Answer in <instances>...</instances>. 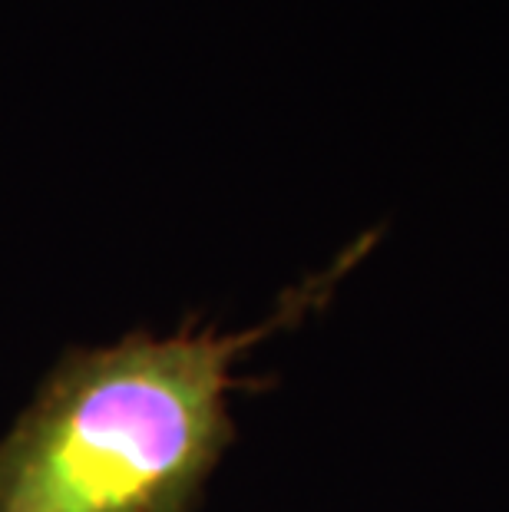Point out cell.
<instances>
[{
  "label": "cell",
  "mask_w": 509,
  "mask_h": 512,
  "mask_svg": "<svg viewBox=\"0 0 509 512\" xmlns=\"http://www.w3.org/2000/svg\"><path fill=\"white\" fill-rule=\"evenodd\" d=\"M367 232L331 268L281 294L248 331H129L113 347L67 351L0 440V512H196L235 443L229 397L255 390L235 364L334 298L377 245Z\"/></svg>",
  "instance_id": "1"
}]
</instances>
